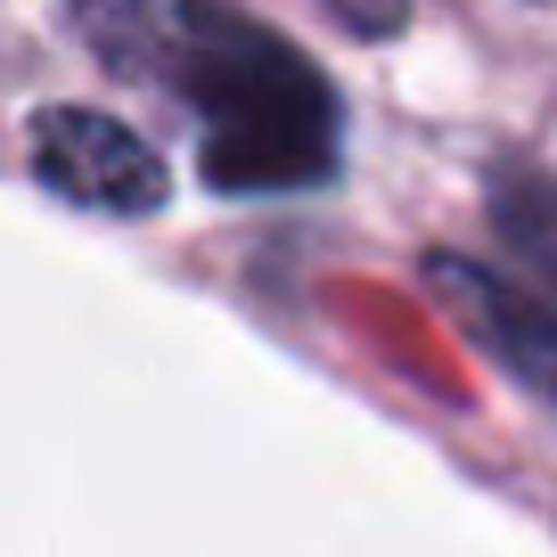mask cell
<instances>
[{
  "label": "cell",
  "mask_w": 557,
  "mask_h": 557,
  "mask_svg": "<svg viewBox=\"0 0 557 557\" xmlns=\"http://www.w3.org/2000/svg\"><path fill=\"white\" fill-rule=\"evenodd\" d=\"M74 34L123 83L189 107L213 189H304L336 164V99L320 66L230 0H74Z\"/></svg>",
  "instance_id": "1"
},
{
  "label": "cell",
  "mask_w": 557,
  "mask_h": 557,
  "mask_svg": "<svg viewBox=\"0 0 557 557\" xmlns=\"http://www.w3.org/2000/svg\"><path fill=\"white\" fill-rule=\"evenodd\" d=\"M34 173L58 197L90 213H157L164 206V164L139 132H123L99 107H41L34 115Z\"/></svg>",
  "instance_id": "2"
},
{
  "label": "cell",
  "mask_w": 557,
  "mask_h": 557,
  "mask_svg": "<svg viewBox=\"0 0 557 557\" xmlns=\"http://www.w3.org/2000/svg\"><path fill=\"white\" fill-rule=\"evenodd\" d=\"M426 287L451 304V320L468 329L475 352H492L524 394L557 401V312L549 304H533L524 287H508V278H492L484 262H459V255L426 262Z\"/></svg>",
  "instance_id": "3"
},
{
  "label": "cell",
  "mask_w": 557,
  "mask_h": 557,
  "mask_svg": "<svg viewBox=\"0 0 557 557\" xmlns=\"http://www.w3.org/2000/svg\"><path fill=\"white\" fill-rule=\"evenodd\" d=\"M492 222H500V238L517 246V262H533V271L557 287V181L508 173L500 189H492Z\"/></svg>",
  "instance_id": "4"
},
{
  "label": "cell",
  "mask_w": 557,
  "mask_h": 557,
  "mask_svg": "<svg viewBox=\"0 0 557 557\" xmlns=\"http://www.w3.org/2000/svg\"><path fill=\"white\" fill-rule=\"evenodd\" d=\"M329 9H336V25H352V34H369V41H385L410 17V0H329Z\"/></svg>",
  "instance_id": "5"
}]
</instances>
